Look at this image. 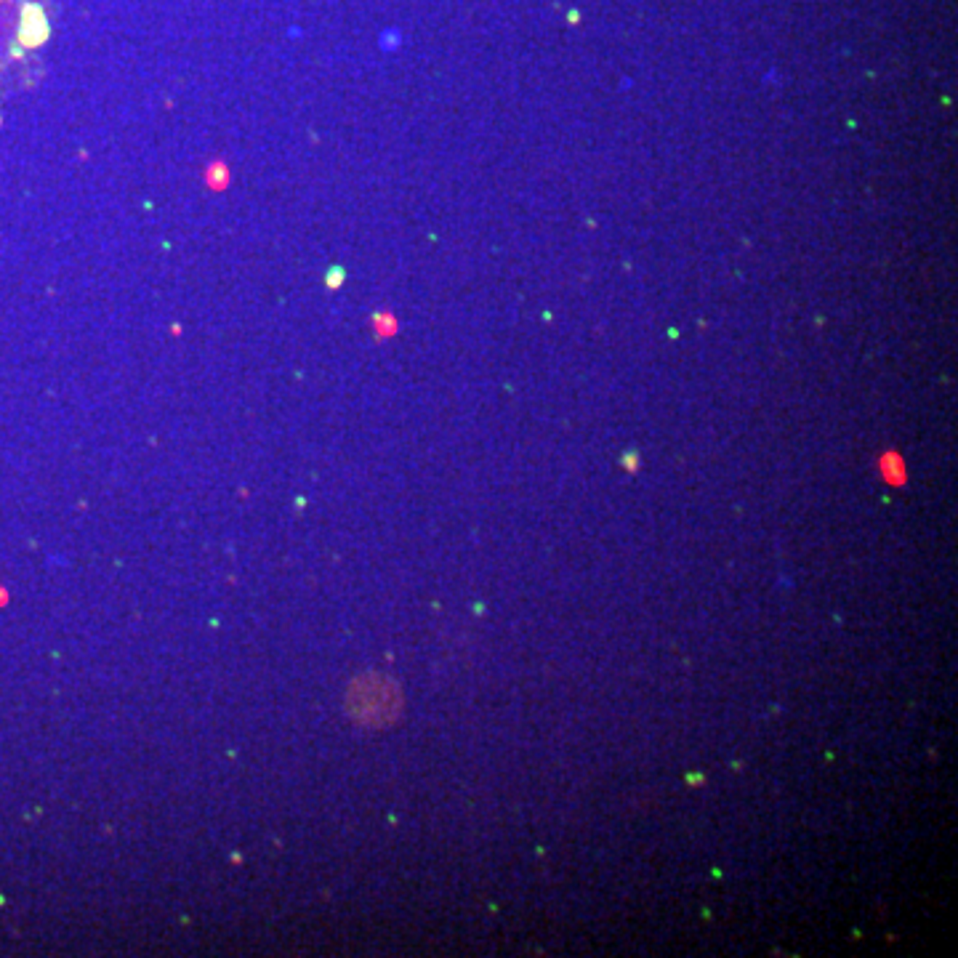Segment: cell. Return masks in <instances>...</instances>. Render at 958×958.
<instances>
[{
	"label": "cell",
	"instance_id": "6da1fadb",
	"mask_svg": "<svg viewBox=\"0 0 958 958\" xmlns=\"http://www.w3.org/2000/svg\"><path fill=\"white\" fill-rule=\"evenodd\" d=\"M48 40L51 11L45 0H0V96L40 75Z\"/></svg>",
	"mask_w": 958,
	"mask_h": 958
},
{
	"label": "cell",
	"instance_id": "7a4b0ae2",
	"mask_svg": "<svg viewBox=\"0 0 958 958\" xmlns=\"http://www.w3.org/2000/svg\"><path fill=\"white\" fill-rule=\"evenodd\" d=\"M349 708H352L354 719H360L363 724H389L399 716L402 708V695L397 690L394 682L381 679V676H363L360 682L352 687L349 695Z\"/></svg>",
	"mask_w": 958,
	"mask_h": 958
},
{
	"label": "cell",
	"instance_id": "3957f363",
	"mask_svg": "<svg viewBox=\"0 0 958 958\" xmlns=\"http://www.w3.org/2000/svg\"><path fill=\"white\" fill-rule=\"evenodd\" d=\"M882 474H884V479H886L889 485H903V482H905V466H903V461H900V455H894V452L884 455V458H882Z\"/></svg>",
	"mask_w": 958,
	"mask_h": 958
},
{
	"label": "cell",
	"instance_id": "277c9868",
	"mask_svg": "<svg viewBox=\"0 0 958 958\" xmlns=\"http://www.w3.org/2000/svg\"><path fill=\"white\" fill-rule=\"evenodd\" d=\"M626 466L634 472V469H637V455H626Z\"/></svg>",
	"mask_w": 958,
	"mask_h": 958
}]
</instances>
